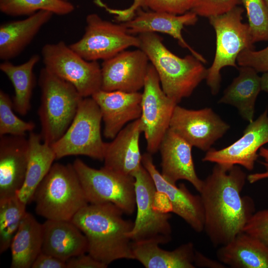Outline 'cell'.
I'll return each mask as SVG.
<instances>
[{
	"instance_id": "obj_9",
	"label": "cell",
	"mask_w": 268,
	"mask_h": 268,
	"mask_svg": "<svg viewBox=\"0 0 268 268\" xmlns=\"http://www.w3.org/2000/svg\"><path fill=\"white\" fill-rule=\"evenodd\" d=\"M41 54L44 67L73 85L83 97H91L101 89V67L97 61L84 59L64 41L45 44Z\"/></svg>"
},
{
	"instance_id": "obj_30",
	"label": "cell",
	"mask_w": 268,
	"mask_h": 268,
	"mask_svg": "<svg viewBox=\"0 0 268 268\" xmlns=\"http://www.w3.org/2000/svg\"><path fill=\"white\" fill-rule=\"evenodd\" d=\"M26 204L16 195L0 199V254L10 246L21 222L27 212Z\"/></svg>"
},
{
	"instance_id": "obj_10",
	"label": "cell",
	"mask_w": 268,
	"mask_h": 268,
	"mask_svg": "<svg viewBox=\"0 0 268 268\" xmlns=\"http://www.w3.org/2000/svg\"><path fill=\"white\" fill-rule=\"evenodd\" d=\"M134 178L136 216L128 236L133 242L153 240L159 244L172 239L170 213L158 210L154 205L156 189L146 169L141 167L133 175Z\"/></svg>"
},
{
	"instance_id": "obj_21",
	"label": "cell",
	"mask_w": 268,
	"mask_h": 268,
	"mask_svg": "<svg viewBox=\"0 0 268 268\" xmlns=\"http://www.w3.org/2000/svg\"><path fill=\"white\" fill-rule=\"evenodd\" d=\"M142 133L140 119L124 127L110 142H105L104 167L133 176L142 165L139 136Z\"/></svg>"
},
{
	"instance_id": "obj_5",
	"label": "cell",
	"mask_w": 268,
	"mask_h": 268,
	"mask_svg": "<svg viewBox=\"0 0 268 268\" xmlns=\"http://www.w3.org/2000/svg\"><path fill=\"white\" fill-rule=\"evenodd\" d=\"M39 85L41 93L38 111L40 134L42 141L51 145L65 133L84 97L73 85L45 67L40 71Z\"/></svg>"
},
{
	"instance_id": "obj_11",
	"label": "cell",
	"mask_w": 268,
	"mask_h": 268,
	"mask_svg": "<svg viewBox=\"0 0 268 268\" xmlns=\"http://www.w3.org/2000/svg\"><path fill=\"white\" fill-rule=\"evenodd\" d=\"M86 23L82 38L69 46L87 61H104L129 47L139 48L138 37L128 33L122 23L104 20L96 13L89 14Z\"/></svg>"
},
{
	"instance_id": "obj_20",
	"label": "cell",
	"mask_w": 268,
	"mask_h": 268,
	"mask_svg": "<svg viewBox=\"0 0 268 268\" xmlns=\"http://www.w3.org/2000/svg\"><path fill=\"white\" fill-rule=\"evenodd\" d=\"M131 20L122 23L128 33L140 34L145 32H161L168 34L178 40L179 44L187 48L192 55L202 63L206 60L194 50L184 39L182 31L185 26L194 25L198 21V15L191 11L181 15L172 13L149 11L145 12L138 9Z\"/></svg>"
},
{
	"instance_id": "obj_27",
	"label": "cell",
	"mask_w": 268,
	"mask_h": 268,
	"mask_svg": "<svg viewBox=\"0 0 268 268\" xmlns=\"http://www.w3.org/2000/svg\"><path fill=\"white\" fill-rule=\"evenodd\" d=\"M238 68L239 75L225 89L218 103L235 107L243 119L250 123L254 120L256 101L262 90L261 78L252 67Z\"/></svg>"
},
{
	"instance_id": "obj_22",
	"label": "cell",
	"mask_w": 268,
	"mask_h": 268,
	"mask_svg": "<svg viewBox=\"0 0 268 268\" xmlns=\"http://www.w3.org/2000/svg\"><path fill=\"white\" fill-rule=\"evenodd\" d=\"M42 225V252L66 262L87 253L86 237L71 221L46 219Z\"/></svg>"
},
{
	"instance_id": "obj_32",
	"label": "cell",
	"mask_w": 268,
	"mask_h": 268,
	"mask_svg": "<svg viewBox=\"0 0 268 268\" xmlns=\"http://www.w3.org/2000/svg\"><path fill=\"white\" fill-rule=\"evenodd\" d=\"M13 103L8 94L0 90V136L5 135L25 136L32 132L35 124L24 121L17 117L13 111Z\"/></svg>"
},
{
	"instance_id": "obj_15",
	"label": "cell",
	"mask_w": 268,
	"mask_h": 268,
	"mask_svg": "<svg viewBox=\"0 0 268 268\" xmlns=\"http://www.w3.org/2000/svg\"><path fill=\"white\" fill-rule=\"evenodd\" d=\"M149 59L140 49L123 51L103 61L101 66V90L138 92L143 88Z\"/></svg>"
},
{
	"instance_id": "obj_45",
	"label": "cell",
	"mask_w": 268,
	"mask_h": 268,
	"mask_svg": "<svg viewBox=\"0 0 268 268\" xmlns=\"http://www.w3.org/2000/svg\"><path fill=\"white\" fill-rule=\"evenodd\" d=\"M62 0L65 1H69V0Z\"/></svg>"
},
{
	"instance_id": "obj_38",
	"label": "cell",
	"mask_w": 268,
	"mask_h": 268,
	"mask_svg": "<svg viewBox=\"0 0 268 268\" xmlns=\"http://www.w3.org/2000/svg\"><path fill=\"white\" fill-rule=\"evenodd\" d=\"M95 2L105 9L109 13L115 15V19L117 21L122 23L132 19L136 11L140 7H144V0H134L133 3L129 7L125 9H116L108 7L101 0H95Z\"/></svg>"
},
{
	"instance_id": "obj_16",
	"label": "cell",
	"mask_w": 268,
	"mask_h": 268,
	"mask_svg": "<svg viewBox=\"0 0 268 268\" xmlns=\"http://www.w3.org/2000/svg\"><path fill=\"white\" fill-rule=\"evenodd\" d=\"M142 165L152 177L156 189L168 197L172 212L184 219L197 232L204 229V209L200 195H193L184 184L179 186L167 181L156 168L152 155L142 154Z\"/></svg>"
},
{
	"instance_id": "obj_40",
	"label": "cell",
	"mask_w": 268,
	"mask_h": 268,
	"mask_svg": "<svg viewBox=\"0 0 268 268\" xmlns=\"http://www.w3.org/2000/svg\"><path fill=\"white\" fill-rule=\"evenodd\" d=\"M31 268H67V262L41 251Z\"/></svg>"
},
{
	"instance_id": "obj_43",
	"label": "cell",
	"mask_w": 268,
	"mask_h": 268,
	"mask_svg": "<svg viewBox=\"0 0 268 268\" xmlns=\"http://www.w3.org/2000/svg\"><path fill=\"white\" fill-rule=\"evenodd\" d=\"M261 78V90L268 93V71L264 72Z\"/></svg>"
},
{
	"instance_id": "obj_23",
	"label": "cell",
	"mask_w": 268,
	"mask_h": 268,
	"mask_svg": "<svg viewBox=\"0 0 268 268\" xmlns=\"http://www.w3.org/2000/svg\"><path fill=\"white\" fill-rule=\"evenodd\" d=\"M54 14L41 10L20 20L0 26V59L9 61L19 55L32 42L41 28Z\"/></svg>"
},
{
	"instance_id": "obj_37",
	"label": "cell",
	"mask_w": 268,
	"mask_h": 268,
	"mask_svg": "<svg viewBox=\"0 0 268 268\" xmlns=\"http://www.w3.org/2000/svg\"><path fill=\"white\" fill-rule=\"evenodd\" d=\"M194 0H144V7H148L155 11L181 15L191 10Z\"/></svg>"
},
{
	"instance_id": "obj_17",
	"label": "cell",
	"mask_w": 268,
	"mask_h": 268,
	"mask_svg": "<svg viewBox=\"0 0 268 268\" xmlns=\"http://www.w3.org/2000/svg\"><path fill=\"white\" fill-rule=\"evenodd\" d=\"M91 97L100 109L106 138L113 139L128 123L140 118L142 93L139 92L100 89Z\"/></svg>"
},
{
	"instance_id": "obj_26",
	"label": "cell",
	"mask_w": 268,
	"mask_h": 268,
	"mask_svg": "<svg viewBox=\"0 0 268 268\" xmlns=\"http://www.w3.org/2000/svg\"><path fill=\"white\" fill-rule=\"evenodd\" d=\"M29 152L24 182L16 193L26 205L32 200L38 186L49 172L56 159L51 145L44 142L40 134L33 131L28 136Z\"/></svg>"
},
{
	"instance_id": "obj_8",
	"label": "cell",
	"mask_w": 268,
	"mask_h": 268,
	"mask_svg": "<svg viewBox=\"0 0 268 268\" xmlns=\"http://www.w3.org/2000/svg\"><path fill=\"white\" fill-rule=\"evenodd\" d=\"M72 165L89 203H111L127 215L136 209L134 178L105 167L97 169L77 158Z\"/></svg>"
},
{
	"instance_id": "obj_44",
	"label": "cell",
	"mask_w": 268,
	"mask_h": 268,
	"mask_svg": "<svg viewBox=\"0 0 268 268\" xmlns=\"http://www.w3.org/2000/svg\"><path fill=\"white\" fill-rule=\"evenodd\" d=\"M268 11V0H264Z\"/></svg>"
},
{
	"instance_id": "obj_4",
	"label": "cell",
	"mask_w": 268,
	"mask_h": 268,
	"mask_svg": "<svg viewBox=\"0 0 268 268\" xmlns=\"http://www.w3.org/2000/svg\"><path fill=\"white\" fill-rule=\"evenodd\" d=\"M35 211L49 220L71 221L89 204L72 164L54 163L34 194Z\"/></svg>"
},
{
	"instance_id": "obj_39",
	"label": "cell",
	"mask_w": 268,
	"mask_h": 268,
	"mask_svg": "<svg viewBox=\"0 0 268 268\" xmlns=\"http://www.w3.org/2000/svg\"><path fill=\"white\" fill-rule=\"evenodd\" d=\"M107 267L85 253L73 257L67 261V268H106Z\"/></svg>"
},
{
	"instance_id": "obj_6",
	"label": "cell",
	"mask_w": 268,
	"mask_h": 268,
	"mask_svg": "<svg viewBox=\"0 0 268 268\" xmlns=\"http://www.w3.org/2000/svg\"><path fill=\"white\" fill-rule=\"evenodd\" d=\"M244 9L236 6L224 14L208 18L216 34V51L205 78L212 94L219 90L221 69L231 66L238 68L236 61L245 49H254L248 24L242 22Z\"/></svg>"
},
{
	"instance_id": "obj_12",
	"label": "cell",
	"mask_w": 268,
	"mask_h": 268,
	"mask_svg": "<svg viewBox=\"0 0 268 268\" xmlns=\"http://www.w3.org/2000/svg\"><path fill=\"white\" fill-rule=\"evenodd\" d=\"M177 104L163 91L158 74L152 65L149 64L142 93L139 118L147 152L152 155L159 150Z\"/></svg>"
},
{
	"instance_id": "obj_1",
	"label": "cell",
	"mask_w": 268,
	"mask_h": 268,
	"mask_svg": "<svg viewBox=\"0 0 268 268\" xmlns=\"http://www.w3.org/2000/svg\"><path fill=\"white\" fill-rule=\"evenodd\" d=\"M247 176L239 165L215 164L203 180L200 192L204 213V229L214 247L232 240L255 212L254 200L242 196Z\"/></svg>"
},
{
	"instance_id": "obj_19",
	"label": "cell",
	"mask_w": 268,
	"mask_h": 268,
	"mask_svg": "<svg viewBox=\"0 0 268 268\" xmlns=\"http://www.w3.org/2000/svg\"><path fill=\"white\" fill-rule=\"evenodd\" d=\"M29 152L25 136H0V199L14 196L25 181Z\"/></svg>"
},
{
	"instance_id": "obj_14",
	"label": "cell",
	"mask_w": 268,
	"mask_h": 268,
	"mask_svg": "<svg viewBox=\"0 0 268 268\" xmlns=\"http://www.w3.org/2000/svg\"><path fill=\"white\" fill-rule=\"evenodd\" d=\"M268 143V110L249 123L242 136L231 144L220 149L210 148L203 162L228 165H239L252 171L259 156L258 150Z\"/></svg>"
},
{
	"instance_id": "obj_29",
	"label": "cell",
	"mask_w": 268,
	"mask_h": 268,
	"mask_svg": "<svg viewBox=\"0 0 268 268\" xmlns=\"http://www.w3.org/2000/svg\"><path fill=\"white\" fill-rule=\"evenodd\" d=\"M40 59L39 55L35 54L21 65H15L9 61H4L0 64V70L8 77L14 87L13 110L22 116L27 115L31 108L35 83L33 68Z\"/></svg>"
},
{
	"instance_id": "obj_13",
	"label": "cell",
	"mask_w": 268,
	"mask_h": 268,
	"mask_svg": "<svg viewBox=\"0 0 268 268\" xmlns=\"http://www.w3.org/2000/svg\"><path fill=\"white\" fill-rule=\"evenodd\" d=\"M169 128L192 147L207 151L230 126L210 108L191 110L177 105Z\"/></svg>"
},
{
	"instance_id": "obj_31",
	"label": "cell",
	"mask_w": 268,
	"mask_h": 268,
	"mask_svg": "<svg viewBox=\"0 0 268 268\" xmlns=\"http://www.w3.org/2000/svg\"><path fill=\"white\" fill-rule=\"evenodd\" d=\"M74 9L69 1L62 0H0V10L10 16L31 15L45 10L53 14L64 15Z\"/></svg>"
},
{
	"instance_id": "obj_24",
	"label": "cell",
	"mask_w": 268,
	"mask_h": 268,
	"mask_svg": "<svg viewBox=\"0 0 268 268\" xmlns=\"http://www.w3.org/2000/svg\"><path fill=\"white\" fill-rule=\"evenodd\" d=\"M219 261L233 268H268V246L242 232L216 252Z\"/></svg>"
},
{
	"instance_id": "obj_25",
	"label": "cell",
	"mask_w": 268,
	"mask_h": 268,
	"mask_svg": "<svg viewBox=\"0 0 268 268\" xmlns=\"http://www.w3.org/2000/svg\"><path fill=\"white\" fill-rule=\"evenodd\" d=\"M153 240L132 243L134 260L146 268H195L196 250L192 242H188L172 251L164 250Z\"/></svg>"
},
{
	"instance_id": "obj_41",
	"label": "cell",
	"mask_w": 268,
	"mask_h": 268,
	"mask_svg": "<svg viewBox=\"0 0 268 268\" xmlns=\"http://www.w3.org/2000/svg\"><path fill=\"white\" fill-rule=\"evenodd\" d=\"M259 155L264 159L261 163L265 170L261 173H255L247 176V180L251 184H254L261 180L268 179V148L262 146L259 150Z\"/></svg>"
},
{
	"instance_id": "obj_36",
	"label": "cell",
	"mask_w": 268,
	"mask_h": 268,
	"mask_svg": "<svg viewBox=\"0 0 268 268\" xmlns=\"http://www.w3.org/2000/svg\"><path fill=\"white\" fill-rule=\"evenodd\" d=\"M268 246V209L255 212L246 224L243 231Z\"/></svg>"
},
{
	"instance_id": "obj_28",
	"label": "cell",
	"mask_w": 268,
	"mask_h": 268,
	"mask_svg": "<svg viewBox=\"0 0 268 268\" xmlns=\"http://www.w3.org/2000/svg\"><path fill=\"white\" fill-rule=\"evenodd\" d=\"M43 242V225L27 212L14 236L10 248L11 268H31L41 253Z\"/></svg>"
},
{
	"instance_id": "obj_34",
	"label": "cell",
	"mask_w": 268,
	"mask_h": 268,
	"mask_svg": "<svg viewBox=\"0 0 268 268\" xmlns=\"http://www.w3.org/2000/svg\"><path fill=\"white\" fill-rule=\"evenodd\" d=\"M241 3V0H195L191 11L209 18L228 12Z\"/></svg>"
},
{
	"instance_id": "obj_35",
	"label": "cell",
	"mask_w": 268,
	"mask_h": 268,
	"mask_svg": "<svg viewBox=\"0 0 268 268\" xmlns=\"http://www.w3.org/2000/svg\"><path fill=\"white\" fill-rule=\"evenodd\" d=\"M237 64L240 67H249L258 72L268 71V46L260 51L245 49L238 55Z\"/></svg>"
},
{
	"instance_id": "obj_2",
	"label": "cell",
	"mask_w": 268,
	"mask_h": 268,
	"mask_svg": "<svg viewBox=\"0 0 268 268\" xmlns=\"http://www.w3.org/2000/svg\"><path fill=\"white\" fill-rule=\"evenodd\" d=\"M124 214L111 203H89L71 220L86 237L88 254L107 266L118 260H134L128 236L134 222Z\"/></svg>"
},
{
	"instance_id": "obj_33",
	"label": "cell",
	"mask_w": 268,
	"mask_h": 268,
	"mask_svg": "<svg viewBox=\"0 0 268 268\" xmlns=\"http://www.w3.org/2000/svg\"><path fill=\"white\" fill-rule=\"evenodd\" d=\"M247 12L253 43L268 41V11L264 0H241Z\"/></svg>"
},
{
	"instance_id": "obj_7",
	"label": "cell",
	"mask_w": 268,
	"mask_h": 268,
	"mask_svg": "<svg viewBox=\"0 0 268 268\" xmlns=\"http://www.w3.org/2000/svg\"><path fill=\"white\" fill-rule=\"evenodd\" d=\"M102 120L100 109L95 101L91 97L83 98L65 133L51 145L56 159L84 155L103 161L105 142L101 137Z\"/></svg>"
},
{
	"instance_id": "obj_42",
	"label": "cell",
	"mask_w": 268,
	"mask_h": 268,
	"mask_svg": "<svg viewBox=\"0 0 268 268\" xmlns=\"http://www.w3.org/2000/svg\"><path fill=\"white\" fill-rule=\"evenodd\" d=\"M194 264L196 267L224 268L225 265L220 262L212 260L196 250Z\"/></svg>"
},
{
	"instance_id": "obj_18",
	"label": "cell",
	"mask_w": 268,
	"mask_h": 268,
	"mask_svg": "<svg viewBox=\"0 0 268 268\" xmlns=\"http://www.w3.org/2000/svg\"><path fill=\"white\" fill-rule=\"evenodd\" d=\"M192 146L170 128L163 137L159 150L161 174L170 183L180 180L189 182L198 192L203 184L196 172L192 154Z\"/></svg>"
},
{
	"instance_id": "obj_3",
	"label": "cell",
	"mask_w": 268,
	"mask_h": 268,
	"mask_svg": "<svg viewBox=\"0 0 268 268\" xmlns=\"http://www.w3.org/2000/svg\"><path fill=\"white\" fill-rule=\"evenodd\" d=\"M139 49L147 55L159 78L165 94L177 104L189 97L205 79L207 69L193 55L180 58L164 45L162 37L156 33L138 35Z\"/></svg>"
}]
</instances>
